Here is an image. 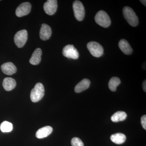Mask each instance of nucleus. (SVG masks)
Wrapping results in <instances>:
<instances>
[{"instance_id": "obj_12", "label": "nucleus", "mask_w": 146, "mask_h": 146, "mask_svg": "<svg viewBox=\"0 0 146 146\" xmlns=\"http://www.w3.org/2000/svg\"><path fill=\"white\" fill-rule=\"evenodd\" d=\"M119 46L122 52L126 55H130L133 52V49L128 42L125 39L120 40L119 43Z\"/></svg>"}, {"instance_id": "obj_22", "label": "nucleus", "mask_w": 146, "mask_h": 146, "mask_svg": "<svg viewBox=\"0 0 146 146\" xmlns=\"http://www.w3.org/2000/svg\"><path fill=\"white\" fill-rule=\"evenodd\" d=\"M141 123L143 128L146 130V115H144L141 118Z\"/></svg>"}, {"instance_id": "obj_4", "label": "nucleus", "mask_w": 146, "mask_h": 146, "mask_svg": "<svg viewBox=\"0 0 146 146\" xmlns=\"http://www.w3.org/2000/svg\"><path fill=\"white\" fill-rule=\"evenodd\" d=\"M73 8L76 19L78 21H82L85 16V11L81 2L74 1L73 3Z\"/></svg>"}, {"instance_id": "obj_10", "label": "nucleus", "mask_w": 146, "mask_h": 146, "mask_svg": "<svg viewBox=\"0 0 146 146\" xmlns=\"http://www.w3.org/2000/svg\"><path fill=\"white\" fill-rule=\"evenodd\" d=\"M52 33L51 28L46 24H43L40 29L39 36L42 40L46 41L49 39Z\"/></svg>"}, {"instance_id": "obj_5", "label": "nucleus", "mask_w": 146, "mask_h": 146, "mask_svg": "<svg viewBox=\"0 0 146 146\" xmlns=\"http://www.w3.org/2000/svg\"><path fill=\"white\" fill-rule=\"evenodd\" d=\"M87 48L91 54L94 57H100L103 54V48L98 42H89L87 44Z\"/></svg>"}, {"instance_id": "obj_8", "label": "nucleus", "mask_w": 146, "mask_h": 146, "mask_svg": "<svg viewBox=\"0 0 146 146\" xmlns=\"http://www.w3.org/2000/svg\"><path fill=\"white\" fill-rule=\"evenodd\" d=\"M31 5L29 2L22 3L16 9V14L18 17H22L26 16L31 12Z\"/></svg>"}, {"instance_id": "obj_23", "label": "nucleus", "mask_w": 146, "mask_h": 146, "mask_svg": "<svg viewBox=\"0 0 146 146\" xmlns=\"http://www.w3.org/2000/svg\"><path fill=\"white\" fill-rule=\"evenodd\" d=\"M143 89L144 91L146 92V80H144L143 84Z\"/></svg>"}, {"instance_id": "obj_3", "label": "nucleus", "mask_w": 146, "mask_h": 146, "mask_svg": "<svg viewBox=\"0 0 146 146\" xmlns=\"http://www.w3.org/2000/svg\"><path fill=\"white\" fill-rule=\"evenodd\" d=\"M95 20L96 23L104 28L108 27L111 24L110 18L104 11H99L95 16Z\"/></svg>"}, {"instance_id": "obj_9", "label": "nucleus", "mask_w": 146, "mask_h": 146, "mask_svg": "<svg viewBox=\"0 0 146 146\" xmlns=\"http://www.w3.org/2000/svg\"><path fill=\"white\" fill-rule=\"evenodd\" d=\"M57 7V1L56 0H48L44 4V9L45 13L50 16L55 13Z\"/></svg>"}, {"instance_id": "obj_16", "label": "nucleus", "mask_w": 146, "mask_h": 146, "mask_svg": "<svg viewBox=\"0 0 146 146\" xmlns=\"http://www.w3.org/2000/svg\"><path fill=\"white\" fill-rule=\"evenodd\" d=\"M16 86V80L12 78H5L3 82V86L6 91H10L13 90Z\"/></svg>"}, {"instance_id": "obj_13", "label": "nucleus", "mask_w": 146, "mask_h": 146, "mask_svg": "<svg viewBox=\"0 0 146 146\" xmlns=\"http://www.w3.org/2000/svg\"><path fill=\"white\" fill-rule=\"evenodd\" d=\"M42 50L39 48L36 49L32 55L29 60L31 64L33 65H38L42 59Z\"/></svg>"}, {"instance_id": "obj_14", "label": "nucleus", "mask_w": 146, "mask_h": 146, "mask_svg": "<svg viewBox=\"0 0 146 146\" xmlns=\"http://www.w3.org/2000/svg\"><path fill=\"white\" fill-rule=\"evenodd\" d=\"M53 129L50 126H46L39 129L36 133V138L41 139L46 138L52 132Z\"/></svg>"}, {"instance_id": "obj_17", "label": "nucleus", "mask_w": 146, "mask_h": 146, "mask_svg": "<svg viewBox=\"0 0 146 146\" xmlns=\"http://www.w3.org/2000/svg\"><path fill=\"white\" fill-rule=\"evenodd\" d=\"M126 137L123 133H118L112 134L110 136L111 141L115 144H122L123 143L126 141Z\"/></svg>"}, {"instance_id": "obj_2", "label": "nucleus", "mask_w": 146, "mask_h": 146, "mask_svg": "<svg viewBox=\"0 0 146 146\" xmlns=\"http://www.w3.org/2000/svg\"><path fill=\"white\" fill-rule=\"evenodd\" d=\"M45 89L44 85L41 83H37L31 90L30 98L32 102H36L42 100L44 96Z\"/></svg>"}, {"instance_id": "obj_7", "label": "nucleus", "mask_w": 146, "mask_h": 146, "mask_svg": "<svg viewBox=\"0 0 146 146\" xmlns=\"http://www.w3.org/2000/svg\"><path fill=\"white\" fill-rule=\"evenodd\" d=\"M62 53L65 57L73 59H77L79 56L78 51L73 45L65 46L63 48Z\"/></svg>"}, {"instance_id": "obj_15", "label": "nucleus", "mask_w": 146, "mask_h": 146, "mask_svg": "<svg viewBox=\"0 0 146 146\" xmlns=\"http://www.w3.org/2000/svg\"><path fill=\"white\" fill-rule=\"evenodd\" d=\"M91 82L88 79H84L79 82L74 88L75 92L80 93L88 89L90 86Z\"/></svg>"}, {"instance_id": "obj_24", "label": "nucleus", "mask_w": 146, "mask_h": 146, "mask_svg": "<svg viewBox=\"0 0 146 146\" xmlns=\"http://www.w3.org/2000/svg\"><path fill=\"white\" fill-rule=\"evenodd\" d=\"M141 1V2L143 4V5H145V7L146 6V1H145V0H141V1Z\"/></svg>"}, {"instance_id": "obj_1", "label": "nucleus", "mask_w": 146, "mask_h": 146, "mask_svg": "<svg viewBox=\"0 0 146 146\" xmlns=\"http://www.w3.org/2000/svg\"><path fill=\"white\" fill-rule=\"evenodd\" d=\"M124 17L130 26L135 27L138 25V18L133 9L129 7H125L123 9Z\"/></svg>"}, {"instance_id": "obj_20", "label": "nucleus", "mask_w": 146, "mask_h": 146, "mask_svg": "<svg viewBox=\"0 0 146 146\" xmlns=\"http://www.w3.org/2000/svg\"><path fill=\"white\" fill-rule=\"evenodd\" d=\"M0 129L3 132H9L13 129V125L9 122L5 121L0 125Z\"/></svg>"}, {"instance_id": "obj_21", "label": "nucleus", "mask_w": 146, "mask_h": 146, "mask_svg": "<svg viewBox=\"0 0 146 146\" xmlns=\"http://www.w3.org/2000/svg\"><path fill=\"white\" fill-rule=\"evenodd\" d=\"M71 145L72 146H84L83 142L77 137H74L72 139Z\"/></svg>"}, {"instance_id": "obj_19", "label": "nucleus", "mask_w": 146, "mask_h": 146, "mask_svg": "<svg viewBox=\"0 0 146 146\" xmlns=\"http://www.w3.org/2000/svg\"><path fill=\"white\" fill-rule=\"evenodd\" d=\"M121 82L119 78L117 77H113L110 79L108 83V87L110 91H116L117 87L121 83Z\"/></svg>"}, {"instance_id": "obj_18", "label": "nucleus", "mask_w": 146, "mask_h": 146, "mask_svg": "<svg viewBox=\"0 0 146 146\" xmlns=\"http://www.w3.org/2000/svg\"><path fill=\"white\" fill-rule=\"evenodd\" d=\"M127 115L123 111H118L115 112L111 117V119L113 122H118L125 120Z\"/></svg>"}, {"instance_id": "obj_11", "label": "nucleus", "mask_w": 146, "mask_h": 146, "mask_svg": "<svg viewBox=\"0 0 146 146\" xmlns=\"http://www.w3.org/2000/svg\"><path fill=\"white\" fill-rule=\"evenodd\" d=\"M1 70L3 73L7 75H12L17 72V68L13 63L7 62L1 66Z\"/></svg>"}, {"instance_id": "obj_6", "label": "nucleus", "mask_w": 146, "mask_h": 146, "mask_svg": "<svg viewBox=\"0 0 146 146\" xmlns=\"http://www.w3.org/2000/svg\"><path fill=\"white\" fill-rule=\"evenodd\" d=\"M28 39V33L26 30H22L15 34L14 41L18 48H21L25 44Z\"/></svg>"}]
</instances>
